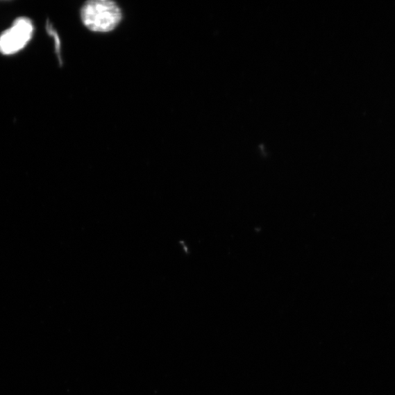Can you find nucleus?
Wrapping results in <instances>:
<instances>
[{"label":"nucleus","mask_w":395,"mask_h":395,"mask_svg":"<svg viewBox=\"0 0 395 395\" xmlns=\"http://www.w3.org/2000/svg\"><path fill=\"white\" fill-rule=\"evenodd\" d=\"M81 19L94 32L108 33L116 28L121 20V12L114 2L93 0L81 9Z\"/></svg>","instance_id":"f257e3e1"},{"label":"nucleus","mask_w":395,"mask_h":395,"mask_svg":"<svg viewBox=\"0 0 395 395\" xmlns=\"http://www.w3.org/2000/svg\"><path fill=\"white\" fill-rule=\"evenodd\" d=\"M33 33L34 26L31 19H17L0 35V53L11 56L20 51L31 42Z\"/></svg>","instance_id":"f03ea898"}]
</instances>
